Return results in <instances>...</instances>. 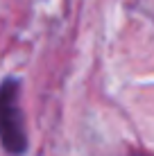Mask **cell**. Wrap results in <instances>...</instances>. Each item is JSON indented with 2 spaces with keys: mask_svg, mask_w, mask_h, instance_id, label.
Returning <instances> with one entry per match:
<instances>
[{
  "mask_svg": "<svg viewBox=\"0 0 154 156\" xmlns=\"http://www.w3.org/2000/svg\"><path fill=\"white\" fill-rule=\"evenodd\" d=\"M18 79L9 77L0 84V145L14 156H20L27 149V131L23 111L18 106Z\"/></svg>",
  "mask_w": 154,
  "mask_h": 156,
  "instance_id": "obj_1",
  "label": "cell"
}]
</instances>
